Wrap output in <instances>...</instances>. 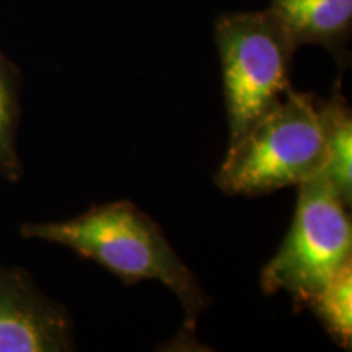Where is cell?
<instances>
[{
    "mask_svg": "<svg viewBox=\"0 0 352 352\" xmlns=\"http://www.w3.org/2000/svg\"><path fill=\"white\" fill-rule=\"evenodd\" d=\"M324 329L342 349L352 344V264L347 261L327 284L307 302Z\"/></svg>",
    "mask_w": 352,
    "mask_h": 352,
    "instance_id": "9",
    "label": "cell"
},
{
    "mask_svg": "<svg viewBox=\"0 0 352 352\" xmlns=\"http://www.w3.org/2000/svg\"><path fill=\"white\" fill-rule=\"evenodd\" d=\"M20 122V70L0 50V182H19L16 148Z\"/></svg>",
    "mask_w": 352,
    "mask_h": 352,
    "instance_id": "8",
    "label": "cell"
},
{
    "mask_svg": "<svg viewBox=\"0 0 352 352\" xmlns=\"http://www.w3.org/2000/svg\"><path fill=\"white\" fill-rule=\"evenodd\" d=\"M20 233L28 240L63 245L98 263L124 284L158 280L178 297L188 328H195L197 316L209 303L208 294L158 223L131 201L94 206L60 222L23 223Z\"/></svg>",
    "mask_w": 352,
    "mask_h": 352,
    "instance_id": "1",
    "label": "cell"
},
{
    "mask_svg": "<svg viewBox=\"0 0 352 352\" xmlns=\"http://www.w3.org/2000/svg\"><path fill=\"white\" fill-rule=\"evenodd\" d=\"M271 10L297 46L324 47L341 67H349L352 0H271Z\"/></svg>",
    "mask_w": 352,
    "mask_h": 352,
    "instance_id": "6",
    "label": "cell"
},
{
    "mask_svg": "<svg viewBox=\"0 0 352 352\" xmlns=\"http://www.w3.org/2000/svg\"><path fill=\"white\" fill-rule=\"evenodd\" d=\"M320 118L324 135V166L321 175L333 184L342 202H352V113L341 94V80L336 82L329 100L320 101Z\"/></svg>",
    "mask_w": 352,
    "mask_h": 352,
    "instance_id": "7",
    "label": "cell"
},
{
    "mask_svg": "<svg viewBox=\"0 0 352 352\" xmlns=\"http://www.w3.org/2000/svg\"><path fill=\"white\" fill-rule=\"evenodd\" d=\"M214 36L222 64L230 145L289 90L298 46L271 8L220 15Z\"/></svg>",
    "mask_w": 352,
    "mask_h": 352,
    "instance_id": "3",
    "label": "cell"
},
{
    "mask_svg": "<svg viewBox=\"0 0 352 352\" xmlns=\"http://www.w3.org/2000/svg\"><path fill=\"white\" fill-rule=\"evenodd\" d=\"M320 98L294 90L228 145L215 183L230 196H263L298 186L324 166Z\"/></svg>",
    "mask_w": 352,
    "mask_h": 352,
    "instance_id": "2",
    "label": "cell"
},
{
    "mask_svg": "<svg viewBox=\"0 0 352 352\" xmlns=\"http://www.w3.org/2000/svg\"><path fill=\"white\" fill-rule=\"evenodd\" d=\"M76 347L74 321L21 267L0 264V352H65Z\"/></svg>",
    "mask_w": 352,
    "mask_h": 352,
    "instance_id": "5",
    "label": "cell"
},
{
    "mask_svg": "<svg viewBox=\"0 0 352 352\" xmlns=\"http://www.w3.org/2000/svg\"><path fill=\"white\" fill-rule=\"evenodd\" d=\"M347 209L324 175L298 184L292 226L261 272L267 296L284 290L298 310L351 261L352 226Z\"/></svg>",
    "mask_w": 352,
    "mask_h": 352,
    "instance_id": "4",
    "label": "cell"
}]
</instances>
